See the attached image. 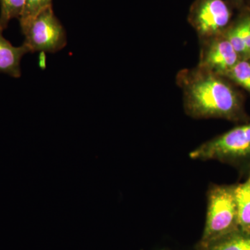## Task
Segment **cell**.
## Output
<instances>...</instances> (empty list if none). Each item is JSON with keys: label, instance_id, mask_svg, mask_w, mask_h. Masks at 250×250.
<instances>
[{"label": "cell", "instance_id": "cell-12", "mask_svg": "<svg viewBox=\"0 0 250 250\" xmlns=\"http://www.w3.org/2000/svg\"><path fill=\"white\" fill-rule=\"evenodd\" d=\"M224 77L250 93V59H240Z\"/></svg>", "mask_w": 250, "mask_h": 250}, {"label": "cell", "instance_id": "cell-14", "mask_svg": "<svg viewBox=\"0 0 250 250\" xmlns=\"http://www.w3.org/2000/svg\"><path fill=\"white\" fill-rule=\"evenodd\" d=\"M228 1L229 4H231L234 5L236 7H241L243 4V1L244 0H227Z\"/></svg>", "mask_w": 250, "mask_h": 250}, {"label": "cell", "instance_id": "cell-11", "mask_svg": "<svg viewBox=\"0 0 250 250\" xmlns=\"http://www.w3.org/2000/svg\"><path fill=\"white\" fill-rule=\"evenodd\" d=\"M25 0H0V30L4 31L11 20L21 18Z\"/></svg>", "mask_w": 250, "mask_h": 250}, {"label": "cell", "instance_id": "cell-15", "mask_svg": "<svg viewBox=\"0 0 250 250\" xmlns=\"http://www.w3.org/2000/svg\"></svg>", "mask_w": 250, "mask_h": 250}, {"label": "cell", "instance_id": "cell-2", "mask_svg": "<svg viewBox=\"0 0 250 250\" xmlns=\"http://www.w3.org/2000/svg\"><path fill=\"white\" fill-rule=\"evenodd\" d=\"M189 156L193 160L218 161L250 171V122L207 141Z\"/></svg>", "mask_w": 250, "mask_h": 250}, {"label": "cell", "instance_id": "cell-3", "mask_svg": "<svg viewBox=\"0 0 250 250\" xmlns=\"http://www.w3.org/2000/svg\"><path fill=\"white\" fill-rule=\"evenodd\" d=\"M207 218L200 242L207 243L238 229L236 185H214L208 192Z\"/></svg>", "mask_w": 250, "mask_h": 250}, {"label": "cell", "instance_id": "cell-8", "mask_svg": "<svg viewBox=\"0 0 250 250\" xmlns=\"http://www.w3.org/2000/svg\"><path fill=\"white\" fill-rule=\"evenodd\" d=\"M2 31L0 30V72L19 78L21 59L24 54L29 53V49L24 44L21 47H14L4 39Z\"/></svg>", "mask_w": 250, "mask_h": 250}, {"label": "cell", "instance_id": "cell-4", "mask_svg": "<svg viewBox=\"0 0 250 250\" xmlns=\"http://www.w3.org/2000/svg\"><path fill=\"white\" fill-rule=\"evenodd\" d=\"M29 52L56 53L67 45L65 29L54 14L52 6L37 15L27 25L21 27Z\"/></svg>", "mask_w": 250, "mask_h": 250}, {"label": "cell", "instance_id": "cell-13", "mask_svg": "<svg viewBox=\"0 0 250 250\" xmlns=\"http://www.w3.org/2000/svg\"><path fill=\"white\" fill-rule=\"evenodd\" d=\"M52 6V0H25L24 10L19 18L21 27L27 25L41 11Z\"/></svg>", "mask_w": 250, "mask_h": 250}, {"label": "cell", "instance_id": "cell-9", "mask_svg": "<svg viewBox=\"0 0 250 250\" xmlns=\"http://www.w3.org/2000/svg\"><path fill=\"white\" fill-rule=\"evenodd\" d=\"M195 248L196 250H250V232L238 229L213 241H199Z\"/></svg>", "mask_w": 250, "mask_h": 250}, {"label": "cell", "instance_id": "cell-6", "mask_svg": "<svg viewBox=\"0 0 250 250\" xmlns=\"http://www.w3.org/2000/svg\"><path fill=\"white\" fill-rule=\"evenodd\" d=\"M198 66L225 76L241 59L224 34L201 41Z\"/></svg>", "mask_w": 250, "mask_h": 250}, {"label": "cell", "instance_id": "cell-7", "mask_svg": "<svg viewBox=\"0 0 250 250\" xmlns=\"http://www.w3.org/2000/svg\"><path fill=\"white\" fill-rule=\"evenodd\" d=\"M241 59H250V14H243L223 33Z\"/></svg>", "mask_w": 250, "mask_h": 250}, {"label": "cell", "instance_id": "cell-5", "mask_svg": "<svg viewBox=\"0 0 250 250\" xmlns=\"http://www.w3.org/2000/svg\"><path fill=\"white\" fill-rule=\"evenodd\" d=\"M227 0H194L188 21L200 41L221 35L231 22V10Z\"/></svg>", "mask_w": 250, "mask_h": 250}, {"label": "cell", "instance_id": "cell-16", "mask_svg": "<svg viewBox=\"0 0 250 250\" xmlns=\"http://www.w3.org/2000/svg\"></svg>", "mask_w": 250, "mask_h": 250}, {"label": "cell", "instance_id": "cell-1", "mask_svg": "<svg viewBox=\"0 0 250 250\" xmlns=\"http://www.w3.org/2000/svg\"><path fill=\"white\" fill-rule=\"evenodd\" d=\"M177 83L183 94L184 111L195 119L247 120L243 100L228 79L201 67L183 69Z\"/></svg>", "mask_w": 250, "mask_h": 250}, {"label": "cell", "instance_id": "cell-10", "mask_svg": "<svg viewBox=\"0 0 250 250\" xmlns=\"http://www.w3.org/2000/svg\"><path fill=\"white\" fill-rule=\"evenodd\" d=\"M238 227L250 232V175L246 182L236 185Z\"/></svg>", "mask_w": 250, "mask_h": 250}]
</instances>
